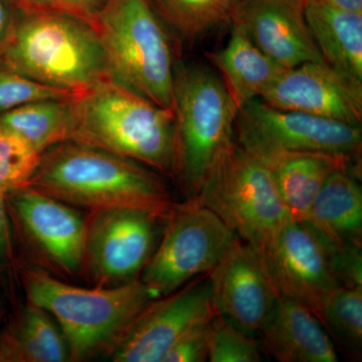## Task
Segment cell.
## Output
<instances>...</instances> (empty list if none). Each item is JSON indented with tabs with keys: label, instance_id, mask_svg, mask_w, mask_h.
Instances as JSON below:
<instances>
[{
	"label": "cell",
	"instance_id": "9a60e30c",
	"mask_svg": "<svg viewBox=\"0 0 362 362\" xmlns=\"http://www.w3.org/2000/svg\"><path fill=\"white\" fill-rule=\"evenodd\" d=\"M230 23L282 68L324 61L301 0H240Z\"/></svg>",
	"mask_w": 362,
	"mask_h": 362
},
{
	"label": "cell",
	"instance_id": "4316f807",
	"mask_svg": "<svg viewBox=\"0 0 362 362\" xmlns=\"http://www.w3.org/2000/svg\"><path fill=\"white\" fill-rule=\"evenodd\" d=\"M211 362H259L262 345L254 337L216 313L211 319L209 358Z\"/></svg>",
	"mask_w": 362,
	"mask_h": 362
},
{
	"label": "cell",
	"instance_id": "ac0fdd59",
	"mask_svg": "<svg viewBox=\"0 0 362 362\" xmlns=\"http://www.w3.org/2000/svg\"><path fill=\"white\" fill-rule=\"evenodd\" d=\"M327 247H361L362 190L357 165L343 166L328 177L303 221Z\"/></svg>",
	"mask_w": 362,
	"mask_h": 362
},
{
	"label": "cell",
	"instance_id": "9c48e42d",
	"mask_svg": "<svg viewBox=\"0 0 362 362\" xmlns=\"http://www.w3.org/2000/svg\"><path fill=\"white\" fill-rule=\"evenodd\" d=\"M235 136L240 146L257 158L280 152H317L356 161L361 156V125L283 110L259 98L238 111Z\"/></svg>",
	"mask_w": 362,
	"mask_h": 362
},
{
	"label": "cell",
	"instance_id": "4dcf8cb0",
	"mask_svg": "<svg viewBox=\"0 0 362 362\" xmlns=\"http://www.w3.org/2000/svg\"><path fill=\"white\" fill-rule=\"evenodd\" d=\"M6 194L0 192V258L7 256L9 251V232L7 225L4 197Z\"/></svg>",
	"mask_w": 362,
	"mask_h": 362
},
{
	"label": "cell",
	"instance_id": "30bf717a",
	"mask_svg": "<svg viewBox=\"0 0 362 362\" xmlns=\"http://www.w3.org/2000/svg\"><path fill=\"white\" fill-rule=\"evenodd\" d=\"M86 218L83 271L100 287L135 280L156 250L157 226L165 221L142 209H95Z\"/></svg>",
	"mask_w": 362,
	"mask_h": 362
},
{
	"label": "cell",
	"instance_id": "83f0119b",
	"mask_svg": "<svg viewBox=\"0 0 362 362\" xmlns=\"http://www.w3.org/2000/svg\"><path fill=\"white\" fill-rule=\"evenodd\" d=\"M74 97L77 96L33 81L0 62V114L33 102Z\"/></svg>",
	"mask_w": 362,
	"mask_h": 362
},
{
	"label": "cell",
	"instance_id": "e0dca14e",
	"mask_svg": "<svg viewBox=\"0 0 362 362\" xmlns=\"http://www.w3.org/2000/svg\"><path fill=\"white\" fill-rule=\"evenodd\" d=\"M262 345L280 362H337L331 337L306 305L279 297L259 332Z\"/></svg>",
	"mask_w": 362,
	"mask_h": 362
},
{
	"label": "cell",
	"instance_id": "6da1fadb",
	"mask_svg": "<svg viewBox=\"0 0 362 362\" xmlns=\"http://www.w3.org/2000/svg\"><path fill=\"white\" fill-rule=\"evenodd\" d=\"M28 187L90 211L130 207L164 221L175 206L153 169L71 141L59 143L40 154Z\"/></svg>",
	"mask_w": 362,
	"mask_h": 362
},
{
	"label": "cell",
	"instance_id": "484cf974",
	"mask_svg": "<svg viewBox=\"0 0 362 362\" xmlns=\"http://www.w3.org/2000/svg\"><path fill=\"white\" fill-rule=\"evenodd\" d=\"M40 157V152L20 136L0 127V192L28 187Z\"/></svg>",
	"mask_w": 362,
	"mask_h": 362
},
{
	"label": "cell",
	"instance_id": "603a6c76",
	"mask_svg": "<svg viewBox=\"0 0 362 362\" xmlns=\"http://www.w3.org/2000/svg\"><path fill=\"white\" fill-rule=\"evenodd\" d=\"M7 356L18 361L63 362L70 359L65 337L51 315L30 303L21 314Z\"/></svg>",
	"mask_w": 362,
	"mask_h": 362
},
{
	"label": "cell",
	"instance_id": "1f68e13d",
	"mask_svg": "<svg viewBox=\"0 0 362 362\" xmlns=\"http://www.w3.org/2000/svg\"><path fill=\"white\" fill-rule=\"evenodd\" d=\"M13 25V16L7 8L6 2L0 0V54L11 35Z\"/></svg>",
	"mask_w": 362,
	"mask_h": 362
},
{
	"label": "cell",
	"instance_id": "d6986e66",
	"mask_svg": "<svg viewBox=\"0 0 362 362\" xmlns=\"http://www.w3.org/2000/svg\"><path fill=\"white\" fill-rule=\"evenodd\" d=\"M258 159L270 169L290 216L298 221L306 218L319 190L335 170L358 163L347 157L317 152H280Z\"/></svg>",
	"mask_w": 362,
	"mask_h": 362
},
{
	"label": "cell",
	"instance_id": "f1b7e54d",
	"mask_svg": "<svg viewBox=\"0 0 362 362\" xmlns=\"http://www.w3.org/2000/svg\"><path fill=\"white\" fill-rule=\"evenodd\" d=\"M107 0H13L20 11L63 14L93 26Z\"/></svg>",
	"mask_w": 362,
	"mask_h": 362
},
{
	"label": "cell",
	"instance_id": "d6a6232c",
	"mask_svg": "<svg viewBox=\"0 0 362 362\" xmlns=\"http://www.w3.org/2000/svg\"><path fill=\"white\" fill-rule=\"evenodd\" d=\"M323 1L345 11L362 13V0H323Z\"/></svg>",
	"mask_w": 362,
	"mask_h": 362
},
{
	"label": "cell",
	"instance_id": "d4e9b609",
	"mask_svg": "<svg viewBox=\"0 0 362 362\" xmlns=\"http://www.w3.org/2000/svg\"><path fill=\"white\" fill-rule=\"evenodd\" d=\"M324 328L352 349L362 344V286H338L311 310Z\"/></svg>",
	"mask_w": 362,
	"mask_h": 362
},
{
	"label": "cell",
	"instance_id": "3957f363",
	"mask_svg": "<svg viewBox=\"0 0 362 362\" xmlns=\"http://www.w3.org/2000/svg\"><path fill=\"white\" fill-rule=\"evenodd\" d=\"M0 59L25 77L75 96L110 78L95 28L63 14L20 11Z\"/></svg>",
	"mask_w": 362,
	"mask_h": 362
},
{
	"label": "cell",
	"instance_id": "8fae6325",
	"mask_svg": "<svg viewBox=\"0 0 362 362\" xmlns=\"http://www.w3.org/2000/svg\"><path fill=\"white\" fill-rule=\"evenodd\" d=\"M216 314L209 275L199 276L152 300L111 347V359L161 362L183 334Z\"/></svg>",
	"mask_w": 362,
	"mask_h": 362
},
{
	"label": "cell",
	"instance_id": "5bb4252c",
	"mask_svg": "<svg viewBox=\"0 0 362 362\" xmlns=\"http://www.w3.org/2000/svg\"><path fill=\"white\" fill-rule=\"evenodd\" d=\"M259 99L283 110L303 112L352 125L362 122V82L325 61L285 69Z\"/></svg>",
	"mask_w": 362,
	"mask_h": 362
},
{
	"label": "cell",
	"instance_id": "cb8c5ba5",
	"mask_svg": "<svg viewBox=\"0 0 362 362\" xmlns=\"http://www.w3.org/2000/svg\"><path fill=\"white\" fill-rule=\"evenodd\" d=\"M164 23L185 40L199 39L230 21L240 0H149Z\"/></svg>",
	"mask_w": 362,
	"mask_h": 362
},
{
	"label": "cell",
	"instance_id": "ffe728a7",
	"mask_svg": "<svg viewBox=\"0 0 362 362\" xmlns=\"http://www.w3.org/2000/svg\"><path fill=\"white\" fill-rule=\"evenodd\" d=\"M309 30L324 61L362 82V13L323 0H301Z\"/></svg>",
	"mask_w": 362,
	"mask_h": 362
},
{
	"label": "cell",
	"instance_id": "7c38bea8",
	"mask_svg": "<svg viewBox=\"0 0 362 362\" xmlns=\"http://www.w3.org/2000/svg\"><path fill=\"white\" fill-rule=\"evenodd\" d=\"M214 309L247 334H259L278 301L263 257L235 237L209 274Z\"/></svg>",
	"mask_w": 362,
	"mask_h": 362
},
{
	"label": "cell",
	"instance_id": "7a4b0ae2",
	"mask_svg": "<svg viewBox=\"0 0 362 362\" xmlns=\"http://www.w3.org/2000/svg\"><path fill=\"white\" fill-rule=\"evenodd\" d=\"M70 141L170 173L175 116L106 78L71 100Z\"/></svg>",
	"mask_w": 362,
	"mask_h": 362
},
{
	"label": "cell",
	"instance_id": "277c9868",
	"mask_svg": "<svg viewBox=\"0 0 362 362\" xmlns=\"http://www.w3.org/2000/svg\"><path fill=\"white\" fill-rule=\"evenodd\" d=\"M30 303L56 319L71 361H84L110 349L156 297L140 279L94 289L76 287L42 270L25 274Z\"/></svg>",
	"mask_w": 362,
	"mask_h": 362
},
{
	"label": "cell",
	"instance_id": "2e32d148",
	"mask_svg": "<svg viewBox=\"0 0 362 362\" xmlns=\"http://www.w3.org/2000/svg\"><path fill=\"white\" fill-rule=\"evenodd\" d=\"M13 192L14 211L40 255L69 275L83 271L86 218L70 204L32 187Z\"/></svg>",
	"mask_w": 362,
	"mask_h": 362
},
{
	"label": "cell",
	"instance_id": "ba28073f",
	"mask_svg": "<svg viewBox=\"0 0 362 362\" xmlns=\"http://www.w3.org/2000/svg\"><path fill=\"white\" fill-rule=\"evenodd\" d=\"M163 235L143 269V284L158 298L209 275L237 235L195 199L175 204Z\"/></svg>",
	"mask_w": 362,
	"mask_h": 362
},
{
	"label": "cell",
	"instance_id": "4fadbf2b",
	"mask_svg": "<svg viewBox=\"0 0 362 362\" xmlns=\"http://www.w3.org/2000/svg\"><path fill=\"white\" fill-rule=\"evenodd\" d=\"M279 297L315 308L338 283L321 240L304 221H288L261 252Z\"/></svg>",
	"mask_w": 362,
	"mask_h": 362
},
{
	"label": "cell",
	"instance_id": "52a82bcc",
	"mask_svg": "<svg viewBox=\"0 0 362 362\" xmlns=\"http://www.w3.org/2000/svg\"><path fill=\"white\" fill-rule=\"evenodd\" d=\"M194 199L259 252L291 220L270 169L235 141L214 161Z\"/></svg>",
	"mask_w": 362,
	"mask_h": 362
},
{
	"label": "cell",
	"instance_id": "8992f818",
	"mask_svg": "<svg viewBox=\"0 0 362 362\" xmlns=\"http://www.w3.org/2000/svg\"><path fill=\"white\" fill-rule=\"evenodd\" d=\"M93 28L103 47L109 78L173 110V47L149 0H107Z\"/></svg>",
	"mask_w": 362,
	"mask_h": 362
},
{
	"label": "cell",
	"instance_id": "f546056e",
	"mask_svg": "<svg viewBox=\"0 0 362 362\" xmlns=\"http://www.w3.org/2000/svg\"><path fill=\"white\" fill-rule=\"evenodd\" d=\"M213 319V318H211ZM211 319L188 330L168 350L161 362H204L209 358Z\"/></svg>",
	"mask_w": 362,
	"mask_h": 362
},
{
	"label": "cell",
	"instance_id": "7402d4cb",
	"mask_svg": "<svg viewBox=\"0 0 362 362\" xmlns=\"http://www.w3.org/2000/svg\"><path fill=\"white\" fill-rule=\"evenodd\" d=\"M71 100L33 102L4 112L0 114V127L20 136L42 154L54 145L70 141Z\"/></svg>",
	"mask_w": 362,
	"mask_h": 362
},
{
	"label": "cell",
	"instance_id": "5b68a950",
	"mask_svg": "<svg viewBox=\"0 0 362 362\" xmlns=\"http://www.w3.org/2000/svg\"><path fill=\"white\" fill-rule=\"evenodd\" d=\"M238 111L221 78L211 69L176 64L170 173L187 199L197 194L214 161L235 141Z\"/></svg>",
	"mask_w": 362,
	"mask_h": 362
},
{
	"label": "cell",
	"instance_id": "44dd1931",
	"mask_svg": "<svg viewBox=\"0 0 362 362\" xmlns=\"http://www.w3.org/2000/svg\"><path fill=\"white\" fill-rule=\"evenodd\" d=\"M206 56L220 74L218 77L238 110L263 96L285 70L233 25L225 47Z\"/></svg>",
	"mask_w": 362,
	"mask_h": 362
}]
</instances>
